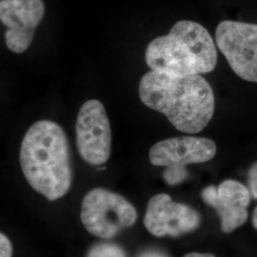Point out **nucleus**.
Returning <instances> with one entry per match:
<instances>
[{
  "label": "nucleus",
  "mask_w": 257,
  "mask_h": 257,
  "mask_svg": "<svg viewBox=\"0 0 257 257\" xmlns=\"http://www.w3.org/2000/svg\"><path fill=\"white\" fill-rule=\"evenodd\" d=\"M215 40L232 71L257 83V24L224 20L216 28Z\"/></svg>",
  "instance_id": "6"
},
{
  "label": "nucleus",
  "mask_w": 257,
  "mask_h": 257,
  "mask_svg": "<svg viewBox=\"0 0 257 257\" xmlns=\"http://www.w3.org/2000/svg\"><path fill=\"white\" fill-rule=\"evenodd\" d=\"M76 145L83 160L91 165H103L110 158L111 128L104 105L96 99L86 101L78 111Z\"/></svg>",
  "instance_id": "7"
},
{
  "label": "nucleus",
  "mask_w": 257,
  "mask_h": 257,
  "mask_svg": "<svg viewBox=\"0 0 257 257\" xmlns=\"http://www.w3.org/2000/svg\"><path fill=\"white\" fill-rule=\"evenodd\" d=\"M0 257H12V245L8 238L1 233L0 235Z\"/></svg>",
  "instance_id": "13"
},
{
  "label": "nucleus",
  "mask_w": 257,
  "mask_h": 257,
  "mask_svg": "<svg viewBox=\"0 0 257 257\" xmlns=\"http://www.w3.org/2000/svg\"><path fill=\"white\" fill-rule=\"evenodd\" d=\"M137 218V211L128 200L106 189H93L83 199V225L97 237L112 238L121 230L134 225Z\"/></svg>",
  "instance_id": "4"
},
{
  "label": "nucleus",
  "mask_w": 257,
  "mask_h": 257,
  "mask_svg": "<svg viewBox=\"0 0 257 257\" xmlns=\"http://www.w3.org/2000/svg\"><path fill=\"white\" fill-rule=\"evenodd\" d=\"M200 215L191 207L176 203L166 194L153 196L148 203L144 225L148 231L157 237H177L198 228Z\"/></svg>",
  "instance_id": "9"
},
{
  "label": "nucleus",
  "mask_w": 257,
  "mask_h": 257,
  "mask_svg": "<svg viewBox=\"0 0 257 257\" xmlns=\"http://www.w3.org/2000/svg\"><path fill=\"white\" fill-rule=\"evenodd\" d=\"M145 60L148 67L156 72L180 76L208 74L217 64V49L201 24L180 20L168 35L149 43Z\"/></svg>",
  "instance_id": "3"
},
{
  "label": "nucleus",
  "mask_w": 257,
  "mask_h": 257,
  "mask_svg": "<svg viewBox=\"0 0 257 257\" xmlns=\"http://www.w3.org/2000/svg\"><path fill=\"white\" fill-rule=\"evenodd\" d=\"M253 225H254V228L257 230V208L254 211V214H253Z\"/></svg>",
  "instance_id": "16"
},
{
  "label": "nucleus",
  "mask_w": 257,
  "mask_h": 257,
  "mask_svg": "<svg viewBox=\"0 0 257 257\" xmlns=\"http://www.w3.org/2000/svg\"><path fill=\"white\" fill-rule=\"evenodd\" d=\"M19 161L28 183L48 200H57L71 189L70 145L64 130L55 122L40 120L29 128Z\"/></svg>",
  "instance_id": "2"
},
{
  "label": "nucleus",
  "mask_w": 257,
  "mask_h": 257,
  "mask_svg": "<svg viewBox=\"0 0 257 257\" xmlns=\"http://www.w3.org/2000/svg\"><path fill=\"white\" fill-rule=\"evenodd\" d=\"M216 150L215 142L210 138L178 137L156 143L150 150L149 158L153 165L166 167V182L176 185L186 179V166L211 160Z\"/></svg>",
  "instance_id": "5"
},
{
  "label": "nucleus",
  "mask_w": 257,
  "mask_h": 257,
  "mask_svg": "<svg viewBox=\"0 0 257 257\" xmlns=\"http://www.w3.org/2000/svg\"><path fill=\"white\" fill-rule=\"evenodd\" d=\"M138 93L145 106L164 114L175 128L187 134L206 128L215 110L211 85L200 74L180 76L151 71L141 77Z\"/></svg>",
  "instance_id": "1"
},
{
  "label": "nucleus",
  "mask_w": 257,
  "mask_h": 257,
  "mask_svg": "<svg viewBox=\"0 0 257 257\" xmlns=\"http://www.w3.org/2000/svg\"><path fill=\"white\" fill-rule=\"evenodd\" d=\"M44 13L43 0H1L0 20L7 27L5 44L12 53L19 55L30 47Z\"/></svg>",
  "instance_id": "8"
},
{
  "label": "nucleus",
  "mask_w": 257,
  "mask_h": 257,
  "mask_svg": "<svg viewBox=\"0 0 257 257\" xmlns=\"http://www.w3.org/2000/svg\"><path fill=\"white\" fill-rule=\"evenodd\" d=\"M87 257H126V254L115 245L99 244L92 248Z\"/></svg>",
  "instance_id": "11"
},
{
  "label": "nucleus",
  "mask_w": 257,
  "mask_h": 257,
  "mask_svg": "<svg viewBox=\"0 0 257 257\" xmlns=\"http://www.w3.org/2000/svg\"><path fill=\"white\" fill-rule=\"evenodd\" d=\"M184 257H215L212 254H209V253H206V254H202V253H196V252H193V253H189L187 255H185Z\"/></svg>",
  "instance_id": "15"
},
{
  "label": "nucleus",
  "mask_w": 257,
  "mask_h": 257,
  "mask_svg": "<svg viewBox=\"0 0 257 257\" xmlns=\"http://www.w3.org/2000/svg\"><path fill=\"white\" fill-rule=\"evenodd\" d=\"M248 184L253 197L257 199V162L251 166L248 171Z\"/></svg>",
  "instance_id": "12"
},
{
  "label": "nucleus",
  "mask_w": 257,
  "mask_h": 257,
  "mask_svg": "<svg viewBox=\"0 0 257 257\" xmlns=\"http://www.w3.org/2000/svg\"><path fill=\"white\" fill-rule=\"evenodd\" d=\"M202 199L217 211L222 230L226 233L236 230L248 219L249 192L236 180L229 179L218 187H207L202 192Z\"/></svg>",
  "instance_id": "10"
},
{
  "label": "nucleus",
  "mask_w": 257,
  "mask_h": 257,
  "mask_svg": "<svg viewBox=\"0 0 257 257\" xmlns=\"http://www.w3.org/2000/svg\"><path fill=\"white\" fill-rule=\"evenodd\" d=\"M140 257H167L164 255V254H162V253H160V252H156V251H148V252H145V253H143L142 255Z\"/></svg>",
  "instance_id": "14"
}]
</instances>
